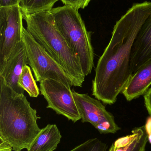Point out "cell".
Here are the masks:
<instances>
[{
  "label": "cell",
  "instance_id": "6da1fadb",
  "mask_svg": "<svg viewBox=\"0 0 151 151\" xmlns=\"http://www.w3.org/2000/svg\"><path fill=\"white\" fill-rule=\"evenodd\" d=\"M151 14V2L134 3L114 25L111 40L98 62L92 82V95L104 104H114L132 76V47Z\"/></svg>",
  "mask_w": 151,
  "mask_h": 151
},
{
  "label": "cell",
  "instance_id": "7a4b0ae2",
  "mask_svg": "<svg viewBox=\"0 0 151 151\" xmlns=\"http://www.w3.org/2000/svg\"><path fill=\"white\" fill-rule=\"evenodd\" d=\"M40 119L24 94L13 91L0 76V139L12 150L27 149L41 129Z\"/></svg>",
  "mask_w": 151,
  "mask_h": 151
},
{
  "label": "cell",
  "instance_id": "3957f363",
  "mask_svg": "<svg viewBox=\"0 0 151 151\" xmlns=\"http://www.w3.org/2000/svg\"><path fill=\"white\" fill-rule=\"evenodd\" d=\"M22 13L28 32L74 79L77 87H82L85 76L79 58L56 27L50 10Z\"/></svg>",
  "mask_w": 151,
  "mask_h": 151
},
{
  "label": "cell",
  "instance_id": "277c9868",
  "mask_svg": "<svg viewBox=\"0 0 151 151\" xmlns=\"http://www.w3.org/2000/svg\"><path fill=\"white\" fill-rule=\"evenodd\" d=\"M57 28L78 57L85 76L94 67L91 34L88 32L78 10L64 5L50 10Z\"/></svg>",
  "mask_w": 151,
  "mask_h": 151
},
{
  "label": "cell",
  "instance_id": "5b68a950",
  "mask_svg": "<svg viewBox=\"0 0 151 151\" xmlns=\"http://www.w3.org/2000/svg\"><path fill=\"white\" fill-rule=\"evenodd\" d=\"M22 36L28 65L33 70L36 81L52 80L62 83L69 88L77 87L74 79L34 40L24 26Z\"/></svg>",
  "mask_w": 151,
  "mask_h": 151
},
{
  "label": "cell",
  "instance_id": "8992f818",
  "mask_svg": "<svg viewBox=\"0 0 151 151\" xmlns=\"http://www.w3.org/2000/svg\"><path fill=\"white\" fill-rule=\"evenodd\" d=\"M72 95L82 122L90 123L101 134H115L120 130L114 116L106 110L101 101L87 94H80L74 90Z\"/></svg>",
  "mask_w": 151,
  "mask_h": 151
},
{
  "label": "cell",
  "instance_id": "52a82bcc",
  "mask_svg": "<svg viewBox=\"0 0 151 151\" xmlns=\"http://www.w3.org/2000/svg\"><path fill=\"white\" fill-rule=\"evenodd\" d=\"M23 13L19 6L0 7V65L22 42Z\"/></svg>",
  "mask_w": 151,
  "mask_h": 151
},
{
  "label": "cell",
  "instance_id": "ba28073f",
  "mask_svg": "<svg viewBox=\"0 0 151 151\" xmlns=\"http://www.w3.org/2000/svg\"><path fill=\"white\" fill-rule=\"evenodd\" d=\"M40 90L48 103L47 108L74 123L81 120L71 88L57 81L46 80L40 82Z\"/></svg>",
  "mask_w": 151,
  "mask_h": 151
},
{
  "label": "cell",
  "instance_id": "9c48e42d",
  "mask_svg": "<svg viewBox=\"0 0 151 151\" xmlns=\"http://www.w3.org/2000/svg\"><path fill=\"white\" fill-rule=\"evenodd\" d=\"M27 64L28 59L22 41L9 58L0 65V76L13 91L19 94H24L25 91L20 87L18 82L23 68Z\"/></svg>",
  "mask_w": 151,
  "mask_h": 151
},
{
  "label": "cell",
  "instance_id": "30bf717a",
  "mask_svg": "<svg viewBox=\"0 0 151 151\" xmlns=\"http://www.w3.org/2000/svg\"><path fill=\"white\" fill-rule=\"evenodd\" d=\"M151 59V14L141 27L132 47L130 63L131 75Z\"/></svg>",
  "mask_w": 151,
  "mask_h": 151
},
{
  "label": "cell",
  "instance_id": "8fae6325",
  "mask_svg": "<svg viewBox=\"0 0 151 151\" xmlns=\"http://www.w3.org/2000/svg\"><path fill=\"white\" fill-rule=\"evenodd\" d=\"M151 87V59L129 78L121 93L127 101L144 95Z\"/></svg>",
  "mask_w": 151,
  "mask_h": 151
},
{
  "label": "cell",
  "instance_id": "7c38bea8",
  "mask_svg": "<svg viewBox=\"0 0 151 151\" xmlns=\"http://www.w3.org/2000/svg\"><path fill=\"white\" fill-rule=\"evenodd\" d=\"M150 135L146 127L135 128L132 134L115 141L108 151H145Z\"/></svg>",
  "mask_w": 151,
  "mask_h": 151
},
{
  "label": "cell",
  "instance_id": "4fadbf2b",
  "mask_svg": "<svg viewBox=\"0 0 151 151\" xmlns=\"http://www.w3.org/2000/svg\"><path fill=\"white\" fill-rule=\"evenodd\" d=\"M62 136L56 124H48L41 129L27 151H54L60 142Z\"/></svg>",
  "mask_w": 151,
  "mask_h": 151
},
{
  "label": "cell",
  "instance_id": "5bb4252c",
  "mask_svg": "<svg viewBox=\"0 0 151 151\" xmlns=\"http://www.w3.org/2000/svg\"><path fill=\"white\" fill-rule=\"evenodd\" d=\"M59 0H20L19 7L23 13L50 11Z\"/></svg>",
  "mask_w": 151,
  "mask_h": 151
},
{
  "label": "cell",
  "instance_id": "9a60e30c",
  "mask_svg": "<svg viewBox=\"0 0 151 151\" xmlns=\"http://www.w3.org/2000/svg\"><path fill=\"white\" fill-rule=\"evenodd\" d=\"M18 84L20 88L28 93L31 97L37 98L40 95V89L28 65H25L23 68L19 80Z\"/></svg>",
  "mask_w": 151,
  "mask_h": 151
},
{
  "label": "cell",
  "instance_id": "2e32d148",
  "mask_svg": "<svg viewBox=\"0 0 151 151\" xmlns=\"http://www.w3.org/2000/svg\"><path fill=\"white\" fill-rule=\"evenodd\" d=\"M107 145L98 138L90 139L69 151H107Z\"/></svg>",
  "mask_w": 151,
  "mask_h": 151
},
{
  "label": "cell",
  "instance_id": "e0dca14e",
  "mask_svg": "<svg viewBox=\"0 0 151 151\" xmlns=\"http://www.w3.org/2000/svg\"><path fill=\"white\" fill-rule=\"evenodd\" d=\"M65 5L73 7L76 9H84L91 0H61Z\"/></svg>",
  "mask_w": 151,
  "mask_h": 151
},
{
  "label": "cell",
  "instance_id": "ac0fdd59",
  "mask_svg": "<svg viewBox=\"0 0 151 151\" xmlns=\"http://www.w3.org/2000/svg\"><path fill=\"white\" fill-rule=\"evenodd\" d=\"M144 105L151 117V87L144 95Z\"/></svg>",
  "mask_w": 151,
  "mask_h": 151
},
{
  "label": "cell",
  "instance_id": "d6986e66",
  "mask_svg": "<svg viewBox=\"0 0 151 151\" xmlns=\"http://www.w3.org/2000/svg\"><path fill=\"white\" fill-rule=\"evenodd\" d=\"M20 1V0H0V7L18 6Z\"/></svg>",
  "mask_w": 151,
  "mask_h": 151
},
{
  "label": "cell",
  "instance_id": "ffe728a7",
  "mask_svg": "<svg viewBox=\"0 0 151 151\" xmlns=\"http://www.w3.org/2000/svg\"><path fill=\"white\" fill-rule=\"evenodd\" d=\"M1 139L0 143V151H12V148L10 145L5 141L2 139Z\"/></svg>",
  "mask_w": 151,
  "mask_h": 151
}]
</instances>
